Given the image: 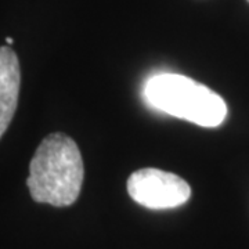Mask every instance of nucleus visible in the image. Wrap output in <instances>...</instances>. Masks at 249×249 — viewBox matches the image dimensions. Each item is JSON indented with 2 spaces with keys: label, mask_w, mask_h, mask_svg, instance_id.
<instances>
[{
  "label": "nucleus",
  "mask_w": 249,
  "mask_h": 249,
  "mask_svg": "<svg viewBox=\"0 0 249 249\" xmlns=\"http://www.w3.org/2000/svg\"><path fill=\"white\" fill-rule=\"evenodd\" d=\"M144 98L165 114L204 127H216L227 116V106L217 93L178 73L150 78L144 88Z\"/></svg>",
  "instance_id": "2"
},
{
  "label": "nucleus",
  "mask_w": 249,
  "mask_h": 249,
  "mask_svg": "<svg viewBox=\"0 0 249 249\" xmlns=\"http://www.w3.org/2000/svg\"><path fill=\"white\" fill-rule=\"evenodd\" d=\"M6 40H7V43H9V45H13V42H14V40H13L11 37H7Z\"/></svg>",
  "instance_id": "5"
},
{
  "label": "nucleus",
  "mask_w": 249,
  "mask_h": 249,
  "mask_svg": "<svg viewBox=\"0 0 249 249\" xmlns=\"http://www.w3.org/2000/svg\"><path fill=\"white\" fill-rule=\"evenodd\" d=\"M19 86L21 70L17 54L9 47H0V139L17 109Z\"/></svg>",
  "instance_id": "4"
},
{
  "label": "nucleus",
  "mask_w": 249,
  "mask_h": 249,
  "mask_svg": "<svg viewBox=\"0 0 249 249\" xmlns=\"http://www.w3.org/2000/svg\"><path fill=\"white\" fill-rule=\"evenodd\" d=\"M248 1H249V0H248Z\"/></svg>",
  "instance_id": "6"
},
{
  "label": "nucleus",
  "mask_w": 249,
  "mask_h": 249,
  "mask_svg": "<svg viewBox=\"0 0 249 249\" xmlns=\"http://www.w3.org/2000/svg\"><path fill=\"white\" fill-rule=\"evenodd\" d=\"M85 169L76 142L62 133L49 134L29 165L27 186L35 202L70 206L80 194Z\"/></svg>",
  "instance_id": "1"
},
{
  "label": "nucleus",
  "mask_w": 249,
  "mask_h": 249,
  "mask_svg": "<svg viewBox=\"0 0 249 249\" xmlns=\"http://www.w3.org/2000/svg\"><path fill=\"white\" fill-rule=\"evenodd\" d=\"M127 193L134 202L148 209H173L191 198V187L170 172L145 168L127 178Z\"/></svg>",
  "instance_id": "3"
}]
</instances>
